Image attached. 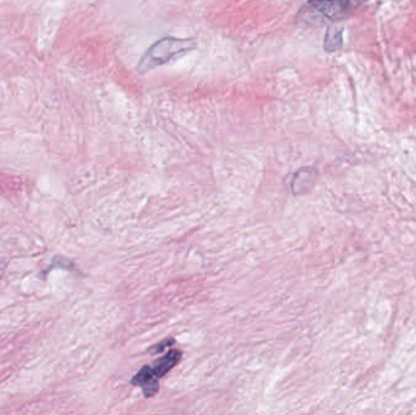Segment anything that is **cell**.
<instances>
[{"instance_id":"6da1fadb","label":"cell","mask_w":416,"mask_h":415,"mask_svg":"<svg viewBox=\"0 0 416 415\" xmlns=\"http://www.w3.org/2000/svg\"><path fill=\"white\" fill-rule=\"evenodd\" d=\"M197 43L192 38L165 37L149 48L138 62L137 71L145 74L158 66L168 64L172 60L188 54L196 49Z\"/></svg>"},{"instance_id":"7a4b0ae2","label":"cell","mask_w":416,"mask_h":415,"mask_svg":"<svg viewBox=\"0 0 416 415\" xmlns=\"http://www.w3.org/2000/svg\"><path fill=\"white\" fill-rule=\"evenodd\" d=\"M181 352L178 350H171V351L167 353L166 356L162 357L161 359L155 363V366L152 368L155 376L157 379L158 378H163L166 375L168 371H171L173 366H176L178 362L181 361Z\"/></svg>"},{"instance_id":"3957f363","label":"cell","mask_w":416,"mask_h":415,"mask_svg":"<svg viewBox=\"0 0 416 415\" xmlns=\"http://www.w3.org/2000/svg\"><path fill=\"white\" fill-rule=\"evenodd\" d=\"M343 44V31L342 28L338 27H328L325 38H324V49L328 53L338 51L342 48Z\"/></svg>"},{"instance_id":"277c9868","label":"cell","mask_w":416,"mask_h":415,"mask_svg":"<svg viewBox=\"0 0 416 415\" xmlns=\"http://www.w3.org/2000/svg\"><path fill=\"white\" fill-rule=\"evenodd\" d=\"M315 176H317V171L313 169H303V177L304 178H299V176L296 174L294 176V193L297 192L299 193V190H307L313 185L315 182Z\"/></svg>"},{"instance_id":"5b68a950","label":"cell","mask_w":416,"mask_h":415,"mask_svg":"<svg viewBox=\"0 0 416 415\" xmlns=\"http://www.w3.org/2000/svg\"><path fill=\"white\" fill-rule=\"evenodd\" d=\"M153 378H156L155 376V373H153V369H152V366H142L140 371H138L135 376L132 379L133 385L135 386H142L147 384V381L151 380Z\"/></svg>"},{"instance_id":"8992f818","label":"cell","mask_w":416,"mask_h":415,"mask_svg":"<svg viewBox=\"0 0 416 415\" xmlns=\"http://www.w3.org/2000/svg\"><path fill=\"white\" fill-rule=\"evenodd\" d=\"M157 391H158V382H157V378H153L150 381H147L145 385H142V392L147 397H153L156 395Z\"/></svg>"},{"instance_id":"52a82bcc","label":"cell","mask_w":416,"mask_h":415,"mask_svg":"<svg viewBox=\"0 0 416 415\" xmlns=\"http://www.w3.org/2000/svg\"><path fill=\"white\" fill-rule=\"evenodd\" d=\"M173 344H174V340H166V341H163L162 342V344H160V345H157L156 348H155V350H153V351L155 352H161L163 351V350H165V348H166V346H171V345H173Z\"/></svg>"},{"instance_id":"ba28073f","label":"cell","mask_w":416,"mask_h":415,"mask_svg":"<svg viewBox=\"0 0 416 415\" xmlns=\"http://www.w3.org/2000/svg\"><path fill=\"white\" fill-rule=\"evenodd\" d=\"M330 0H308L309 6L313 8L314 10L319 6H324L325 3H328Z\"/></svg>"},{"instance_id":"9c48e42d","label":"cell","mask_w":416,"mask_h":415,"mask_svg":"<svg viewBox=\"0 0 416 415\" xmlns=\"http://www.w3.org/2000/svg\"><path fill=\"white\" fill-rule=\"evenodd\" d=\"M4 269H6V263L0 262V279H1L3 274H4Z\"/></svg>"}]
</instances>
